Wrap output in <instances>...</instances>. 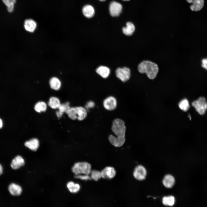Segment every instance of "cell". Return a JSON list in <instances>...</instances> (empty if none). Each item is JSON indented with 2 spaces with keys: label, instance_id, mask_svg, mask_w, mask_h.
<instances>
[{
  "label": "cell",
  "instance_id": "1",
  "mask_svg": "<svg viewBox=\"0 0 207 207\" xmlns=\"http://www.w3.org/2000/svg\"><path fill=\"white\" fill-rule=\"evenodd\" d=\"M112 130L116 137L110 135L108 137L110 142L116 147L122 146L125 141L126 127L124 121L118 118L115 119L113 122Z\"/></svg>",
  "mask_w": 207,
  "mask_h": 207
},
{
  "label": "cell",
  "instance_id": "2",
  "mask_svg": "<svg viewBox=\"0 0 207 207\" xmlns=\"http://www.w3.org/2000/svg\"><path fill=\"white\" fill-rule=\"evenodd\" d=\"M137 70L141 74H145L149 79L153 80L157 77L159 71L158 65L156 63L148 60H143L138 65Z\"/></svg>",
  "mask_w": 207,
  "mask_h": 207
},
{
  "label": "cell",
  "instance_id": "3",
  "mask_svg": "<svg viewBox=\"0 0 207 207\" xmlns=\"http://www.w3.org/2000/svg\"><path fill=\"white\" fill-rule=\"evenodd\" d=\"M72 170L75 175L82 174L89 175L91 171V165L87 162H77L72 167Z\"/></svg>",
  "mask_w": 207,
  "mask_h": 207
},
{
  "label": "cell",
  "instance_id": "4",
  "mask_svg": "<svg viewBox=\"0 0 207 207\" xmlns=\"http://www.w3.org/2000/svg\"><path fill=\"white\" fill-rule=\"evenodd\" d=\"M196 111L201 115L204 114L207 110V103L205 98L203 97H199L191 103Z\"/></svg>",
  "mask_w": 207,
  "mask_h": 207
},
{
  "label": "cell",
  "instance_id": "5",
  "mask_svg": "<svg viewBox=\"0 0 207 207\" xmlns=\"http://www.w3.org/2000/svg\"><path fill=\"white\" fill-rule=\"evenodd\" d=\"M117 77L123 82H125L130 79L131 76L130 69L126 67L118 68L116 70Z\"/></svg>",
  "mask_w": 207,
  "mask_h": 207
},
{
  "label": "cell",
  "instance_id": "6",
  "mask_svg": "<svg viewBox=\"0 0 207 207\" xmlns=\"http://www.w3.org/2000/svg\"><path fill=\"white\" fill-rule=\"evenodd\" d=\"M122 8V6L120 3L114 1H112L109 5L110 13L112 16H118L121 12Z\"/></svg>",
  "mask_w": 207,
  "mask_h": 207
},
{
  "label": "cell",
  "instance_id": "7",
  "mask_svg": "<svg viewBox=\"0 0 207 207\" xmlns=\"http://www.w3.org/2000/svg\"><path fill=\"white\" fill-rule=\"evenodd\" d=\"M133 174L134 177L137 179L142 181L145 178L147 172L145 168L143 166L139 165L135 168Z\"/></svg>",
  "mask_w": 207,
  "mask_h": 207
},
{
  "label": "cell",
  "instance_id": "8",
  "mask_svg": "<svg viewBox=\"0 0 207 207\" xmlns=\"http://www.w3.org/2000/svg\"><path fill=\"white\" fill-rule=\"evenodd\" d=\"M103 105L104 108L107 110H114L117 106L116 100L114 97H109L104 100Z\"/></svg>",
  "mask_w": 207,
  "mask_h": 207
},
{
  "label": "cell",
  "instance_id": "9",
  "mask_svg": "<svg viewBox=\"0 0 207 207\" xmlns=\"http://www.w3.org/2000/svg\"><path fill=\"white\" fill-rule=\"evenodd\" d=\"M101 177L104 179H111L113 178L116 173L114 168L107 166L101 172Z\"/></svg>",
  "mask_w": 207,
  "mask_h": 207
},
{
  "label": "cell",
  "instance_id": "10",
  "mask_svg": "<svg viewBox=\"0 0 207 207\" xmlns=\"http://www.w3.org/2000/svg\"><path fill=\"white\" fill-rule=\"evenodd\" d=\"M186 1L188 3H191L190 8L193 11L201 10L204 5V0H186Z\"/></svg>",
  "mask_w": 207,
  "mask_h": 207
},
{
  "label": "cell",
  "instance_id": "11",
  "mask_svg": "<svg viewBox=\"0 0 207 207\" xmlns=\"http://www.w3.org/2000/svg\"><path fill=\"white\" fill-rule=\"evenodd\" d=\"M25 164V161L24 158L20 156H16L12 160L11 166L12 168L16 170L20 168Z\"/></svg>",
  "mask_w": 207,
  "mask_h": 207
},
{
  "label": "cell",
  "instance_id": "12",
  "mask_svg": "<svg viewBox=\"0 0 207 207\" xmlns=\"http://www.w3.org/2000/svg\"><path fill=\"white\" fill-rule=\"evenodd\" d=\"M37 26L36 22L32 19H27L24 22V28L26 30L29 32H33L36 28Z\"/></svg>",
  "mask_w": 207,
  "mask_h": 207
},
{
  "label": "cell",
  "instance_id": "13",
  "mask_svg": "<svg viewBox=\"0 0 207 207\" xmlns=\"http://www.w3.org/2000/svg\"><path fill=\"white\" fill-rule=\"evenodd\" d=\"M8 190L11 194L14 196L20 195L22 191L21 187L17 184L12 183L8 187Z\"/></svg>",
  "mask_w": 207,
  "mask_h": 207
},
{
  "label": "cell",
  "instance_id": "14",
  "mask_svg": "<svg viewBox=\"0 0 207 207\" xmlns=\"http://www.w3.org/2000/svg\"><path fill=\"white\" fill-rule=\"evenodd\" d=\"M39 141L36 138H33L26 141L24 143L25 146L31 150L35 151L37 150L39 146Z\"/></svg>",
  "mask_w": 207,
  "mask_h": 207
},
{
  "label": "cell",
  "instance_id": "15",
  "mask_svg": "<svg viewBox=\"0 0 207 207\" xmlns=\"http://www.w3.org/2000/svg\"><path fill=\"white\" fill-rule=\"evenodd\" d=\"M175 182V180L174 177L170 174L165 175L162 181L164 186L168 188H172L174 185Z\"/></svg>",
  "mask_w": 207,
  "mask_h": 207
},
{
  "label": "cell",
  "instance_id": "16",
  "mask_svg": "<svg viewBox=\"0 0 207 207\" xmlns=\"http://www.w3.org/2000/svg\"><path fill=\"white\" fill-rule=\"evenodd\" d=\"M82 12L84 15L88 18L93 17L95 13L94 8L91 5H89L84 6L82 8Z\"/></svg>",
  "mask_w": 207,
  "mask_h": 207
},
{
  "label": "cell",
  "instance_id": "17",
  "mask_svg": "<svg viewBox=\"0 0 207 207\" xmlns=\"http://www.w3.org/2000/svg\"><path fill=\"white\" fill-rule=\"evenodd\" d=\"M135 30V27L133 24L130 22L126 23V26L123 27L122 30L123 33L127 36H131L133 34Z\"/></svg>",
  "mask_w": 207,
  "mask_h": 207
},
{
  "label": "cell",
  "instance_id": "18",
  "mask_svg": "<svg viewBox=\"0 0 207 207\" xmlns=\"http://www.w3.org/2000/svg\"><path fill=\"white\" fill-rule=\"evenodd\" d=\"M70 107V103L68 102L60 104L58 108V111L56 112V114L57 117L59 118H61L63 113H66Z\"/></svg>",
  "mask_w": 207,
  "mask_h": 207
},
{
  "label": "cell",
  "instance_id": "19",
  "mask_svg": "<svg viewBox=\"0 0 207 207\" xmlns=\"http://www.w3.org/2000/svg\"><path fill=\"white\" fill-rule=\"evenodd\" d=\"M96 72L104 78H106L109 75L110 70L108 67L104 66H100L96 69Z\"/></svg>",
  "mask_w": 207,
  "mask_h": 207
},
{
  "label": "cell",
  "instance_id": "20",
  "mask_svg": "<svg viewBox=\"0 0 207 207\" xmlns=\"http://www.w3.org/2000/svg\"><path fill=\"white\" fill-rule=\"evenodd\" d=\"M77 113V119L80 121L84 119L87 116V112L85 108L82 106L76 107Z\"/></svg>",
  "mask_w": 207,
  "mask_h": 207
},
{
  "label": "cell",
  "instance_id": "21",
  "mask_svg": "<svg viewBox=\"0 0 207 207\" xmlns=\"http://www.w3.org/2000/svg\"><path fill=\"white\" fill-rule=\"evenodd\" d=\"M49 84L52 89L57 90H59L61 86V83L60 80L57 78L53 77L50 79Z\"/></svg>",
  "mask_w": 207,
  "mask_h": 207
},
{
  "label": "cell",
  "instance_id": "22",
  "mask_svg": "<svg viewBox=\"0 0 207 207\" xmlns=\"http://www.w3.org/2000/svg\"><path fill=\"white\" fill-rule=\"evenodd\" d=\"M67 187L70 192L73 193L78 192L80 189L79 184L75 183L72 181L68 182L67 184Z\"/></svg>",
  "mask_w": 207,
  "mask_h": 207
},
{
  "label": "cell",
  "instance_id": "23",
  "mask_svg": "<svg viewBox=\"0 0 207 207\" xmlns=\"http://www.w3.org/2000/svg\"><path fill=\"white\" fill-rule=\"evenodd\" d=\"M59 99L57 97H52L49 99L48 105L52 108L55 109L58 108L60 104Z\"/></svg>",
  "mask_w": 207,
  "mask_h": 207
},
{
  "label": "cell",
  "instance_id": "24",
  "mask_svg": "<svg viewBox=\"0 0 207 207\" xmlns=\"http://www.w3.org/2000/svg\"><path fill=\"white\" fill-rule=\"evenodd\" d=\"M7 8V11L10 13L12 12L14 9L16 0H2Z\"/></svg>",
  "mask_w": 207,
  "mask_h": 207
},
{
  "label": "cell",
  "instance_id": "25",
  "mask_svg": "<svg viewBox=\"0 0 207 207\" xmlns=\"http://www.w3.org/2000/svg\"><path fill=\"white\" fill-rule=\"evenodd\" d=\"M47 108V104L45 102L43 101L38 102L36 104L34 107L35 111L39 113H40L41 112H45Z\"/></svg>",
  "mask_w": 207,
  "mask_h": 207
},
{
  "label": "cell",
  "instance_id": "26",
  "mask_svg": "<svg viewBox=\"0 0 207 207\" xmlns=\"http://www.w3.org/2000/svg\"><path fill=\"white\" fill-rule=\"evenodd\" d=\"M164 205L167 206H173L175 203V198L173 196L164 197L162 200Z\"/></svg>",
  "mask_w": 207,
  "mask_h": 207
},
{
  "label": "cell",
  "instance_id": "27",
  "mask_svg": "<svg viewBox=\"0 0 207 207\" xmlns=\"http://www.w3.org/2000/svg\"><path fill=\"white\" fill-rule=\"evenodd\" d=\"M179 108L184 112L187 111L190 108L189 102L186 99L184 98L181 100L179 103Z\"/></svg>",
  "mask_w": 207,
  "mask_h": 207
},
{
  "label": "cell",
  "instance_id": "28",
  "mask_svg": "<svg viewBox=\"0 0 207 207\" xmlns=\"http://www.w3.org/2000/svg\"><path fill=\"white\" fill-rule=\"evenodd\" d=\"M66 113L69 117L72 120H74L77 118V113L76 107H70Z\"/></svg>",
  "mask_w": 207,
  "mask_h": 207
},
{
  "label": "cell",
  "instance_id": "29",
  "mask_svg": "<svg viewBox=\"0 0 207 207\" xmlns=\"http://www.w3.org/2000/svg\"><path fill=\"white\" fill-rule=\"evenodd\" d=\"M92 179L97 181L101 177V172L96 170H91L90 174Z\"/></svg>",
  "mask_w": 207,
  "mask_h": 207
},
{
  "label": "cell",
  "instance_id": "30",
  "mask_svg": "<svg viewBox=\"0 0 207 207\" xmlns=\"http://www.w3.org/2000/svg\"><path fill=\"white\" fill-rule=\"evenodd\" d=\"M74 177L76 178L82 180H88L92 179L90 176L89 175H76L74 176Z\"/></svg>",
  "mask_w": 207,
  "mask_h": 207
},
{
  "label": "cell",
  "instance_id": "31",
  "mask_svg": "<svg viewBox=\"0 0 207 207\" xmlns=\"http://www.w3.org/2000/svg\"><path fill=\"white\" fill-rule=\"evenodd\" d=\"M202 67L207 70V58L203 59L201 61Z\"/></svg>",
  "mask_w": 207,
  "mask_h": 207
},
{
  "label": "cell",
  "instance_id": "32",
  "mask_svg": "<svg viewBox=\"0 0 207 207\" xmlns=\"http://www.w3.org/2000/svg\"><path fill=\"white\" fill-rule=\"evenodd\" d=\"M95 106L94 103L92 101L88 102L86 105V108H93Z\"/></svg>",
  "mask_w": 207,
  "mask_h": 207
},
{
  "label": "cell",
  "instance_id": "33",
  "mask_svg": "<svg viewBox=\"0 0 207 207\" xmlns=\"http://www.w3.org/2000/svg\"><path fill=\"white\" fill-rule=\"evenodd\" d=\"M3 167L0 164V175L3 173Z\"/></svg>",
  "mask_w": 207,
  "mask_h": 207
},
{
  "label": "cell",
  "instance_id": "34",
  "mask_svg": "<svg viewBox=\"0 0 207 207\" xmlns=\"http://www.w3.org/2000/svg\"><path fill=\"white\" fill-rule=\"evenodd\" d=\"M3 126V122L2 120L0 118V129Z\"/></svg>",
  "mask_w": 207,
  "mask_h": 207
},
{
  "label": "cell",
  "instance_id": "35",
  "mask_svg": "<svg viewBox=\"0 0 207 207\" xmlns=\"http://www.w3.org/2000/svg\"><path fill=\"white\" fill-rule=\"evenodd\" d=\"M122 0L123 1H129L130 0Z\"/></svg>",
  "mask_w": 207,
  "mask_h": 207
},
{
  "label": "cell",
  "instance_id": "36",
  "mask_svg": "<svg viewBox=\"0 0 207 207\" xmlns=\"http://www.w3.org/2000/svg\"><path fill=\"white\" fill-rule=\"evenodd\" d=\"M99 1H105L106 0H99Z\"/></svg>",
  "mask_w": 207,
  "mask_h": 207
}]
</instances>
